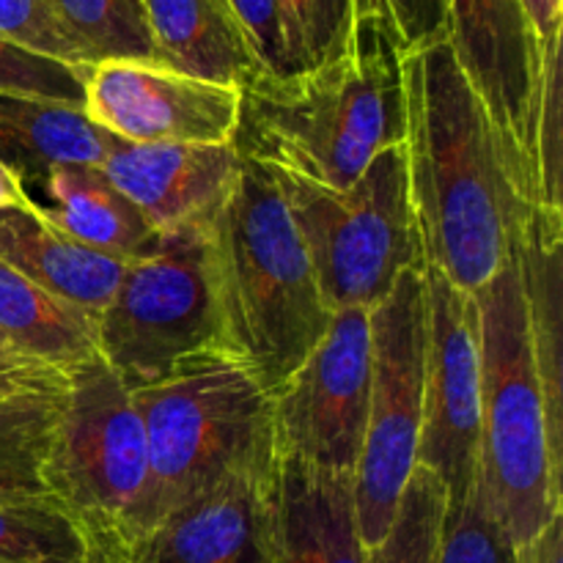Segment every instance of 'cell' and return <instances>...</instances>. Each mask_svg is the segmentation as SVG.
<instances>
[{"instance_id": "1", "label": "cell", "mask_w": 563, "mask_h": 563, "mask_svg": "<svg viewBox=\"0 0 563 563\" xmlns=\"http://www.w3.org/2000/svg\"><path fill=\"white\" fill-rule=\"evenodd\" d=\"M407 185L423 269L476 295L511 262L522 203L449 38L401 55Z\"/></svg>"}, {"instance_id": "2", "label": "cell", "mask_w": 563, "mask_h": 563, "mask_svg": "<svg viewBox=\"0 0 563 563\" xmlns=\"http://www.w3.org/2000/svg\"><path fill=\"white\" fill-rule=\"evenodd\" d=\"M401 137V53L377 16H352L339 53L319 66L284 77L256 71L240 88L236 152L333 190H346Z\"/></svg>"}, {"instance_id": "3", "label": "cell", "mask_w": 563, "mask_h": 563, "mask_svg": "<svg viewBox=\"0 0 563 563\" xmlns=\"http://www.w3.org/2000/svg\"><path fill=\"white\" fill-rule=\"evenodd\" d=\"M207 242L220 350L273 394L319 344L333 311L269 168L242 163L234 190L207 223Z\"/></svg>"}, {"instance_id": "4", "label": "cell", "mask_w": 563, "mask_h": 563, "mask_svg": "<svg viewBox=\"0 0 563 563\" xmlns=\"http://www.w3.org/2000/svg\"><path fill=\"white\" fill-rule=\"evenodd\" d=\"M482 322L478 489L515 548L563 511V445L553 438L515 262L476 291Z\"/></svg>"}, {"instance_id": "5", "label": "cell", "mask_w": 563, "mask_h": 563, "mask_svg": "<svg viewBox=\"0 0 563 563\" xmlns=\"http://www.w3.org/2000/svg\"><path fill=\"white\" fill-rule=\"evenodd\" d=\"M44 484L82 528L93 563H119L152 533L146 429L132 390L102 357L66 374Z\"/></svg>"}, {"instance_id": "6", "label": "cell", "mask_w": 563, "mask_h": 563, "mask_svg": "<svg viewBox=\"0 0 563 563\" xmlns=\"http://www.w3.org/2000/svg\"><path fill=\"white\" fill-rule=\"evenodd\" d=\"M132 399L146 429L154 528L275 432L273 394L225 350L187 357Z\"/></svg>"}, {"instance_id": "7", "label": "cell", "mask_w": 563, "mask_h": 563, "mask_svg": "<svg viewBox=\"0 0 563 563\" xmlns=\"http://www.w3.org/2000/svg\"><path fill=\"white\" fill-rule=\"evenodd\" d=\"M330 311L374 308L401 273H423L405 146L379 152L346 190L273 170Z\"/></svg>"}, {"instance_id": "8", "label": "cell", "mask_w": 563, "mask_h": 563, "mask_svg": "<svg viewBox=\"0 0 563 563\" xmlns=\"http://www.w3.org/2000/svg\"><path fill=\"white\" fill-rule=\"evenodd\" d=\"M97 339L99 357L130 390L159 383L198 352L220 350L207 223L165 231L152 251L124 264L97 317Z\"/></svg>"}, {"instance_id": "9", "label": "cell", "mask_w": 563, "mask_h": 563, "mask_svg": "<svg viewBox=\"0 0 563 563\" xmlns=\"http://www.w3.org/2000/svg\"><path fill=\"white\" fill-rule=\"evenodd\" d=\"M372 388L363 451L355 467V511L363 544L388 533L401 489L418 465L427 383V284L407 269L374 308Z\"/></svg>"}, {"instance_id": "10", "label": "cell", "mask_w": 563, "mask_h": 563, "mask_svg": "<svg viewBox=\"0 0 563 563\" xmlns=\"http://www.w3.org/2000/svg\"><path fill=\"white\" fill-rule=\"evenodd\" d=\"M449 42L495 126L506 168L528 209H539L537 124L544 44L520 0H445Z\"/></svg>"}, {"instance_id": "11", "label": "cell", "mask_w": 563, "mask_h": 563, "mask_svg": "<svg viewBox=\"0 0 563 563\" xmlns=\"http://www.w3.org/2000/svg\"><path fill=\"white\" fill-rule=\"evenodd\" d=\"M372 388L366 308H344L306 361L273 390V429L284 456L330 473H352L363 451Z\"/></svg>"}, {"instance_id": "12", "label": "cell", "mask_w": 563, "mask_h": 563, "mask_svg": "<svg viewBox=\"0 0 563 563\" xmlns=\"http://www.w3.org/2000/svg\"><path fill=\"white\" fill-rule=\"evenodd\" d=\"M427 284V383L418 465L443 482L449 504L467 498L478 482L482 438V322L471 291L434 269Z\"/></svg>"}, {"instance_id": "13", "label": "cell", "mask_w": 563, "mask_h": 563, "mask_svg": "<svg viewBox=\"0 0 563 563\" xmlns=\"http://www.w3.org/2000/svg\"><path fill=\"white\" fill-rule=\"evenodd\" d=\"M82 113L126 143H234L240 88L119 58L88 66Z\"/></svg>"}, {"instance_id": "14", "label": "cell", "mask_w": 563, "mask_h": 563, "mask_svg": "<svg viewBox=\"0 0 563 563\" xmlns=\"http://www.w3.org/2000/svg\"><path fill=\"white\" fill-rule=\"evenodd\" d=\"M278 476L280 449L273 432L214 487L170 511L119 563H278Z\"/></svg>"}, {"instance_id": "15", "label": "cell", "mask_w": 563, "mask_h": 563, "mask_svg": "<svg viewBox=\"0 0 563 563\" xmlns=\"http://www.w3.org/2000/svg\"><path fill=\"white\" fill-rule=\"evenodd\" d=\"M242 163L234 143L113 141L102 170L165 234L209 223L234 190Z\"/></svg>"}, {"instance_id": "16", "label": "cell", "mask_w": 563, "mask_h": 563, "mask_svg": "<svg viewBox=\"0 0 563 563\" xmlns=\"http://www.w3.org/2000/svg\"><path fill=\"white\" fill-rule=\"evenodd\" d=\"M275 561L366 563L352 473H330L280 454Z\"/></svg>"}, {"instance_id": "17", "label": "cell", "mask_w": 563, "mask_h": 563, "mask_svg": "<svg viewBox=\"0 0 563 563\" xmlns=\"http://www.w3.org/2000/svg\"><path fill=\"white\" fill-rule=\"evenodd\" d=\"M0 262L93 317L108 306L124 273V262L66 236L36 203L0 207Z\"/></svg>"}, {"instance_id": "18", "label": "cell", "mask_w": 563, "mask_h": 563, "mask_svg": "<svg viewBox=\"0 0 563 563\" xmlns=\"http://www.w3.org/2000/svg\"><path fill=\"white\" fill-rule=\"evenodd\" d=\"M113 141L88 121L80 104L0 88V163L20 179L31 201L55 165L102 168Z\"/></svg>"}, {"instance_id": "19", "label": "cell", "mask_w": 563, "mask_h": 563, "mask_svg": "<svg viewBox=\"0 0 563 563\" xmlns=\"http://www.w3.org/2000/svg\"><path fill=\"white\" fill-rule=\"evenodd\" d=\"M563 212L531 209L511 247L553 438L563 445Z\"/></svg>"}, {"instance_id": "20", "label": "cell", "mask_w": 563, "mask_h": 563, "mask_svg": "<svg viewBox=\"0 0 563 563\" xmlns=\"http://www.w3.org/2000/svg\"><path fill=\"white\" fill-rule=\"evenodd\" d=\"M38 196L36 207L66 236L115 262H132L159 240V231L99 165H55Z\"/></svg>"}, {"instance_id": "21", "label": "cell", "mask_w": 563, "mask_h": 563, "mask_svg": "<svg viewBox=\"0 0 563 563\" xmlns=\"http://www.w3.org/2000/svg\"><path fill=\"white\" fill-rule=\"evenodd\" d=\"M154 60L181 75L242 88L256 58L225 0H141Z\"/></svg>"}, {"instance_id": "22", "label": "cell", "mask_w": 563, "mask_h": 563, "mask_svg": "<svg viewBox=\"0 0 563 563\" xmlns=\"http://www.w3.org/2000/svg\"><path fill=\"white\" fill-rule=\"evenodd\" d=\"M0 344L69 374L99 357L97 317L0 262Z\"/></svg>"}, {"instance_id": "23", "label": "cell", "mask_w": 563, "mask_h": 563, "mask_svg": "<svg viewBox=\"0 0 563 563\" xmlns=\"http://www.w3.org/2000/svg\"><path fill=\"white\" fill-rule=\"evenodd\" d=\"M64 388L22 390L0 399V500L49 498L44 462L64 405Z\"/></svg>"}, {"instance_id": "24", "label": "cell", "mask_w": 563, "mask_h": 563, "mask_svg": "<svg viewBox=\"0 0 563 563\" xmlns=\"http://www.w3.org/2000/svg\"><path fill=\"white\" fill-rule=\"evenodd\" d=\"M0 563H93V550L53 498L0 500Z\"/></svg>"}, {"instance_id": "25", "label": "cell", "mask_w": 563, "mask_h": 563, "mask_svg": "<svg viewBox=\"0 0 563 563\" xmlns=\"http://www.w3.org/2000/svg\"><path fill=\"white\" fill-rule=\"evenodd\" d=\"M449 509V493L429 467L416 465L401 489L394 522L366 563H440V533Z\"/></svg>"}, {"instance_id": "26", "label": "cell", "mask_w": 563, "mask_h": 563, "mask_svg": "<svg viewBox=\"0 0 563 563\" xmlns=\"http://www.w3.org/2000/svg\"><path fill=\"white\" fill-rule=\"evenodd\" d=\"M88 60H154L141 0H49Z\"/></svg>"}, {"instance_id": "27", "label": "cell", "mask_w": 563, "mask_h": 563, "mask_svg": "<svg viewBox=\"0 0 563 563\" xmlns=\"http://www.w3.org/2000/svg\"><path fill=\"white\" fill-rule=\"evenodd\" d=\"M291 75L339 53L352 25V0H280Z\"/></svg>"}, {"instance_id": "28", "label": "cell", "mask_w": 563, "mask_h": 563, "mask_svg": "<svg viewBox=\"0 0 563 563\" xmlns=\"http://www.w3.org/2000/svg\"><path fill=\"white\" fill-rule=\"evenodd\" d=\"M440 563H517V548L484 506L478 482L467 498L445 509Z\"/></svg>"}, {"instance_id": "29", "label": "cell", "mask_w": 563, "mask_h": 563, "mask_svg": "<svg viewBox=\"0 0 563 563\" xmlns=\"http://www.w3.org/2000/svg\"><path fill=\"white\" fill-rule=\"evenodd\" d=\"M88 66H71L49 55L33 53L22 44L0 36V88L31 93L55 102L80 104L86 97Z\"/></svg>"}, {"instance_id": "30", "label": "cell", "mask_w": 563, "mask_h": 563, "mask_svg": "<svg viewBox=\"0 0 563 563\" xmlns=\"http://www.w3.org/2000/svg\"><path fill=\"white\" fill-rule=\"evenodd\" d=\"M563 137H561V33L544 42L542 104L537 124V170L539 209L563 212Z\"/></svg>"}, {"instance_id": "31", "label": "cell", "mask_w": 563, "mask_h": 563, "mask_svg": "<svg viewBox=\"0 0 563 563\" xmlns=\"http://www.w3.org/2000/svg\"><path fill=\"white\" fill-rule=\"evenodd\" d=\"M0 36L71 66H91L47 0H0Z\"/></svg>"}, {"instance_id": "32", "label": "cell", "mask_w": 563, "mask_h": 563, "mask_svg": "<svg viewBox=\"0 0 563 563\" xmlns=\"http://www.w3.org/2000/svg\"><path fill=\"white\" fill-rule=\"evenodd\" d=\"M355 14L377 16L401 55L449 38L445 0H352V16Z\"/></svg>"}, {"instance_id": "33", "label": "cell", "mask_w": 563, "mask_h": 563, "mask_svg": "<svg viewBox=\"0 0 563 563\" xmlns=\"http://www.w3.org/2000/svg\"><path fill=\"white\" fill-rule=\"evenodd\" d=\"M225 5L240 25L258 71L275 77L291 75L280 0H225Z\"/></svg>"}, {"instance_id": "34", "label": "cell", "mask_w": 563, "mask_h": 563, "mask_svg": "<svg viewBox=\"0 0 563 563\" xmlns=\"http://www.w3.org/2000/svg\"><path fill=\"white\" fill-rule=\"evenodd\" d=\"M66 374L58 368H49L44 363L22 357L0 344V399L22 390H53L64 388Z\"/></svg>"}, {"instance_id": "35", "label": "cell", "mask_w": 563, "mask_h": 563, "mask_svg": "<svg viewBox=\"0 0 563 563\" xmlns=\"http://www.w3.org/2000/svg\"><path fill=\"white\" fill-rule=\"evenodd\" d=\"M517 563H563V511L555 515L531 542L517 548Z\"/></svg>"}, {"instance_id": "36", "label": "cell", "mask_w": 563, "mask_h": 563, "mask_svg": "<svg viewBox=\"0 0 563 563\" xmlns=\"http://www.w3.org/2000/svg\"><path fill=\"white\" fill-rule=\"evenodd\" d=\"M526 9L528 20H531L533 31H537L539 42H548L555 33H561V3L563 0H520Z\"/></svg>"}, {"instance_id": "37", "label": "cell", "mask_w": 563, "mask_h": 563, "mask_svg": "<svg viewBox=\"0 0 563 563\" xmlns=\"http://www.w3.org/2000/svg\"><path fill=\"white\" fill-rule=\"evenodd\" d=\"M31 196L25 192V187L20 185L14 174L0 163V207H27Z\"/></svg>"}, {"instance_id": "38", "label": "cell", "mask_w": 563, "mask_h": 563, "mask_svg": "<svg viewBox=\"0 0 563 563\" xmlns=\"http://www.w3.org/2000/svg\"><path fill=\"white\" fill-rule=\"evenodd\" d=\"M47 3H49V0H47Z\"/></svg>"}]
</instances>
